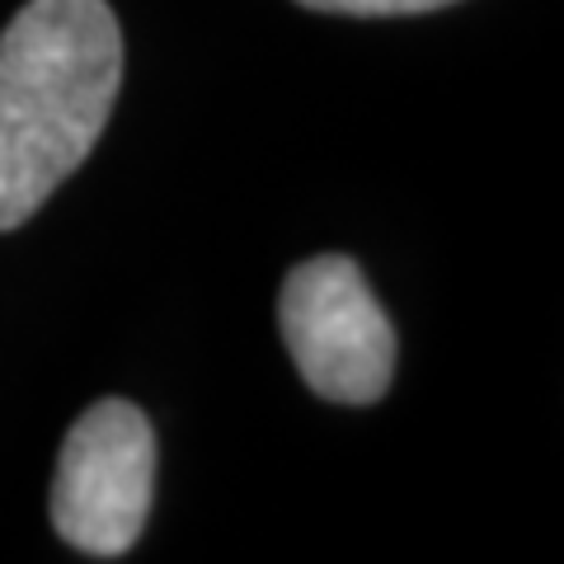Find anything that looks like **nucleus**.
Returning <instances> with one entry per match:
<instances>
[{"mask_svg": "<svg viewBox=\"0 0 564 564\" xmlns=\"http://www.w3.org/2000/svg\"><path fill=\"white\" fill-rule=\"evenodd\" d=\"M122 85L109 0H29L0 33V231L85 165Z\"/></svg>", "mask_w": 564, "mask_h": 564, "instance_id": "obj_1", "label": "nucleus"}, {"mask_svg": "<svg viewBox=\"0 0 564 564\" xmlns=\"http://www.w3.org/2000/svg\"><path fill=\"white\" fill-rule=\"evenodd\" d=\"M155 433L132 400H99L70 423L52 475V527L80 555H128L151 513Z\"/></svg>", "mask_w": 564, "mask_h": 564, "instance_id": "obj_3", "label": "nucleus"}, {"mask_svg": "<svg viewBox=\"0 0 564 564\" xmlns=\"http://www.w3.org/2000/svg\"><path fill=\"white\" fill-rule=\"evenodd\" d=\"M306 10L321 14H352V20H391V14H429V10H447L456 0H296Z\"/></svg>", "mask_w": 564, "mask_h": 564, "instance_id": "obj_4", "label": "nucleus"}, {"mask_svg": "<svg viewBox=\"0 0 564 564\" xmlns=\"http://www.w3.org/2000/svg\"><path fill=\"white\" fill-rule=\"evenodd\" d=\"M296 372L329 404H377L395 377V325L348 254L296 263L278 296Z\"/></svg>", "mask_w": 564, "mask_h": 564, "instance_id": "obj_2", "label": "nucleus"}]
</instances>
